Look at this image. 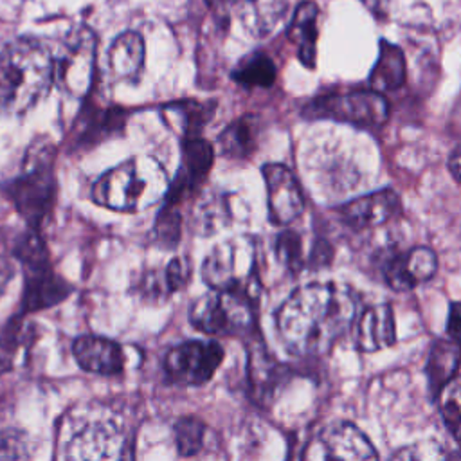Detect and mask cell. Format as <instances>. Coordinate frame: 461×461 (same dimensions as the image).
<instances>
[{"instance_id":"cell-1","label":"cell","mask_w":461,"mask_h":461,"mask_svg":"<svg viewBox=\"0 0 461 461\" xmlns=\"http://www.w3.org/2000/svg\"><path fill=\"white\" fill-rule=\"evenodd\" d=\"M357 315L349 288L310 283L294 290L276 313L285 348L297 357H319L342 337Z\"/></svg>"},{"instance_id":"cell-23","label":"cell","mask_w":461,"mask_h":461,"mask_svg":"<svg viewBox=\"0 0 461 461\" xmlns=\"http://www.w3.org/2000/svg\"><path fill=\"white\" fill-rule=\"evenodd\" d=\"M461 362V351L450 340H436L430 348L429 360H427V380L432 396H439L447 384L456 378L457 367Z\"/></svg>"},{"instance_id":"cell-32","label":"cell","mask_w":461,"mask_h":461,"mask_svg":"<svg viewBox=\"0 0 461 461\" xmlns=\"http://www.w3.org/2000/svg\"><path fill=\"white\" fill-rule=\"evenodd\" d=\"M276 252L279 261L297 272L303 268V243H301V236L295 230H283L277 240H276Z\"/></svg>"},{"instance_id":"cell-39","label":"cell","mask_w":461,"mask_h":461,"mask_svg":"<svg viewBox=\"0 0 461 461\" xmlns=\"http://www.w3.org/2000/svg\"><path fill=\"white\" fill-rule=\"evenodd\" d=\"M211 5H221V4H225V2H230V0H207Z\"/></svg>"},{"instance_id":"cell-35","label":"cell","mask_w":461,"mask_h":461,"mask_svg":"<svg viewBox=\"0 0 461 461\" xmlns=\"http://www.w3.org/2000/svg\"><path fill=\"white\" fill-rule=\"evenodd\" d=\"M164 272H166V279H167V285H169L171 292H176V290H182L187 285L191 268H189V263L184 258H173L167 263V267L164 268Z\"/></svg>"},{"instance_id":"cell-37","label":"cell","mask_w":461,"mask_h":461,"mask_svg":"<svg viewBox=\"0 0 461 461\" xmlns=\"http://www.w3.org/2000/svg\"><path fill=\"white\" fill-rule=\"evenodd\" d=\"M447 333L450 337V342L457 346L461 351V303H452L448 310V319H447Z\"/></svg>"},{"instance_id":"cell-8","label":"cell","mask_w":461,"mask_h":461,"mask_svg":"<svg viewBox=\"0 0 461 461\" xmlns=\"http://www.w3.org/2000/svg\"><path fill=\"white\" fill-rule=\"evenodd\" d=\"M202 279L211 290H245L252 294V243L245 238H232L214 245L202 263Z\"/></svg>"},{"instance_id":"cell-25","label":"cell","mask_w":461,"mask_h":461,"mask_svg":"<svg viewBox=\"0 0 461 461\" xmlns=\"http://www.w3.org/2000/svg\"><path fill=\"white\" fill-rule=\"evenodd\" d=\"M259 135V117L243 115L232 121L218 137L221 155L229 158H245L254 153Z\"/></svg>"},{"instance_id":"cell-38","label":"cell","mask_w":461,"mask_h":461,"mask_svg":"<svg viewBox=\"0 0 461 461\" xmlns=\"http://www.w3.org/2000/svg\"><path fill=\"white\" fill-rule=\"evenodd\" d=\"M448 169L452 176L461 184V146L454 149V153L448 158Z\"/></svg>"},{"instance_id":"cell-30","label":"cell","mask_w":461,"mask_h":461,"mask_svg":"<svg viewBox=\"0 0 461 461\" xmlns=\"http://www.w3.org/2000/svg\"><path fill=\"white\" fill-rule=\"evenodd\" d=\"M182 234V216L176 205L164 203L153 225V241L162 249H175Z\"/></svg>"},{"instance_id":"cell-28","label":"cell","mask_w":461,"mask_h":461,"mask_svg":"<svg viewBox=\"0 0 461 461\" xmlns=\"http://www.w3.org/2000/svg\"><path fill=\"white\" fill-rule=\"evenodd\" d=\"M276 65L265 52H250L240 59L236 68L230 72V77L243 86H261L267 88L276 81Z\"/></svg>"},{"instance_id":"cell-33","label":"cell","mask_w":461,"mask_h":461,"mask_svg":"<svg viewBox=\"0 0 461 461\" xmlns=\"http://www.w3.org/2000/svg\"><path fill=\"white\" fill-rule=\"evenodd\" d=\"M391 461H448V456L438 441L423 439L400 448Z\"/></svg>"},{"instance_id":"cell-24","label":"cell","mask_w":461,"mask_h":461,"mask_svg":"<svg viewBox=\"0 0 461 461\" xmlns=\"http://www.w3.org/2000/svg\"><path fill=\"white\" fill-rule=\"evenodd\" d=\"M232 209L230 196L227 193L211 191L205 193L193 211V230L202 236L214 234L230 225Z\"/></svg>"},{"instance_id":"cell-36","label":"cell","mask_w":461,"mask_h":461,"mask_svg":"<svg viewBox=\"0 0 461 461\" xmlns=\"http://www.w3.org/2000/svg\"><path fill=\"white\" fill-rule=\"evenodd\" d=\"M25 441H23V434L22 432H14V430H4L2 438H0V454L4 459H16L23 454L25 448Z\"/></svg>"},{"instance_id":"cell-18","label":"cell","mask_w":461,"mask_h":461,"mask_svg":"<svg viewBox=\"0 0 461 461\" xmlns=\"http://www.w3.org/2000/svg\"><path fill=\"white\" fill-rule=\"evenodd\" d=\"M398 209V194L393 189H380L344 203L340 207V214L351 227L367 229L387 221Z\"/></svg>"},{"instance_id":"cell-17","label":"cell","mask_w":461,"mask_h":461,"mask_svg":"<svg viewBox=\"0 0 461 461\" xmlns=\"http://www.w3.org/2000/svg\"><path fill=\"white\" fill-rule=\"evenodd\" d=\"M72 355L81 369L95 375H119L124 369L121 344L112 339L83 335L72 344Z\"/></svg>"},{"instance_id":"cell-3","label":"cell","mask_w":461,"mask_h":461,"mask_svg":"<svg viewBox=\"0 0 461 461\" xmlns=\"http://www.w3.org/2000/svg\"><path fill=\"white\" fill-rule=\"evenodd\" d=\"M169 182L166 169L157 158L135 155L95 180L92 200L112 211L139 212L164 200Z\"/></svg>"},{"instance_id":"cell-31","label":"cell","mask_w":461,"mask_h":461,"mask_svg":"<svg viewBox=\"0 0 461 461\" xmlns=\"http://www.w3.org/2000/svg\"><path fill=\"white\" fill-rule=\"evenodd\" d=\"M438 398L445 423L461 447V376H456L450 384H447Z\"/></svg>"},{"instance_id":"cell-22","label":"cell","mask_w":461,"mask_h":461,"mask_svg":"<svg viewBox=\"0 0 461 461\" xmlns=\"http://www.w3.org/2000/svg\"><path fill=\"white\" fill-rule=\"evenodd\" d=\"M317 18L319 9L315 2L306 0L301 2L290 20L288 25V38L297 45V56L299 61L312 68L315 65V54H317Z\"/></svg>"},{"instance_id":"cell-12","label":"cell","mask_w":461,"mask_h":461,"mask_svg":"<svg viewBox=\"0 0 461 461\" xmlns=\"http://www.w3.org/2000/svg\"><path fill=\"white\" fill-rule=\"evenodd\" d=\"M122 429L110 420H99L77 430L65 447V461H121Z\"/></svg>"},{"instance_id":"cell-13","label":"cell","mask_w":461,"mask_h":461,"mask_svg":"<svg viewBox=\"0 0 461 461\" xmlns=\"http://www.w3.org/2000/svg\"><path fill=\"white\" fill-rule=\"evenodd\" d=\"M214 160L212 146L200 139H184L182 140V166L176 171V176L169 182L167 194L164 203L178 205L189 194H193L207 178Z\"/></svg>"},{"instance_id":"cell-27","label":"cell","mask_w":461,"mask_h":461,"mask_svg":"<svg viewBox=\"0 0 461 461\" xmlns=\"http://www.w3.org/2000/svg\"><path fill=\"white\" fill-rule=\"evenodd\" d=\"M216 110L214 101H194V99H185V101H176L173 104L164 106V113L175 115L178 121V131L184 139H200L205 124L212 119Z\"/></svg>"},{"instance_id":"cell-2","label":"cell","mask_w":461,"mask_h":461,"mask_svg":"<svg viewBox=\"0 0 461 461\" xmlns=\"http://www.w3.org/2000/svg\"><path fill=\"white\" fill-rule=\"evenodd\" d=\"M54 58L45 43L31 36L11 40L0 50V113L22 115L49 90Z\"/></svg>"},{"instance_id":"cell-6","label":"cell","mask_w":461,"mask_h":461,"mask_svg":"<svg viewBox=\"0 0 461 461\" xmlns=\"http://www.w3.org/2000/svg\"><path fill=\"white\" fill-rule=\"evenodd\" d=\"M191 324L207 335H238L256 321L254 294L245 290H211L189 310Z\"/></svg>"},{"instance_id":"cell-29","label":"cell","mask_w":461,"mask_h":461,"mask_svg":"<svg viewBox=\"0 0 461 461\" xmlns=\"http://www.w3.org/2000/svg\"><path fill=\"white\" fill-rule=\"evenodd\" d=\"M207 425L196 416H184L175 423V445L180 456L189 457L203 448Z\"/></svg>"},{"instance_id":"cell-20","label":"cell","mask_w":461,"mask_h":461,"mask_svg":"<svg viewBox=\"0 0 461 461\" xmlns=\"http://www.w3.org/2000/svg\"><path fill=\"white\" fill-rule=\"evenodd\" d=\"M144 58L146 47L142 36L139 32L126 31L112 41L106 52V65L115 79L135 81L144 68Z\"/></svg>"},{"instance_id":"cell-15","label":"cell","mask_w":461,"mask_h":461,"mask_svg":"<svg viewBox=\"0 0 461 461\" xmlns=\"http://www.w3.org/2000/svg\"><path fill=\"white\" fill-rule=\"evenodd\" d=\"M130 110L121 106L85 104L74 124V149L92 148L124 131Z\"/></svg>"},{"instance_id":"cell-26","label":"cell","mask_w":461,"mask_h":461,"mask_svg":"<svg viewBox=\"0 0 461 461\" xmlns=\"http://www.w3.org/2000/svg\"><path fill=\"white\" fill-rule=\"evenodd\" d=\"M405 79V59L403 52L389 43L380 41V50L376 63L369 74V83L375 92H389L402 86Z\"/></svg>"},{"instance_id":"cell-4","label":"cell","mask_w":461,"mask_h":461,"mask_svg":"<svg viewBox=\"0 0 461 461\" xmlns=\"http://www.w3.org/2000/svg\"><path fill=\"white\" fill-rule=\"evenodd\" d=\"M54 144L34 139L23 157L22 173L7 185V196L29 229L40 230L56 203L58 182L54 175Z\"/></svg>"},{"instance_id":"cell-16","label":"cell","mask_w":461,"mask_h":461,"mask_svg":"<svg viewBox=\"0 0 461 461\" xmlns=\"http://www.w3.org/2000/svg\"><path fill=\"white\" fill-rule=\"evenodd\" d=\"M438 270V256L429 247H414L398 254L384 267L387 285L396 292H405L429 281Z\"/></svg>"},{"instance_id":"cell-34","label":"cell","mask_w":461,"mask_h":461,"mask_svg":"<svg viewBox=\"0 0 461 461\" xmlns=\"http://www.w3.org/2000/svg\"><path fill=\"white\" fill-rule=\"evenodd\" d=\"M139 290L149 299H164L173 294L164 270H149L148 274H144L139 283Z\"/></svg>"},{"instance_id":"cell-5","label":"cell","mask_w":461,"mask_h":461,"mask_svg":"<svg viewBox=\"0 0 461 461\" xmlns=\"http://www.w3.org/2000/svg\"><path fill=\"white\" fill-rule=\"evenodd\" d=\"M14 256L23 267L22 315L56 306L70 295L72 285L54 272L38 230H27L18 240Z\"/></svg>"},{"instance_id":"cell-7","label":"cell","mask_w":461,"mask_h":461,"mask_svg":"<svg viewBox=\"0 0 461 461\" xmlns=\"http://www.w3.org/2000/svg\"><path fill=\"white\" fill-rule=\"evenodd\" d=\"M306 119H331L358 128L382 126L389 115L387 101L375 90L328 94L308 101L303 106Z\"/></svg>"},{"instance_id":"cell-21","label":"cell","mask_w":461,"mask_h":461,"mask_svg":"<svg viewBox=\"0 0 461 461\" xmlns=\"http://www.w3.org/2000/svg\"><path fill=\"white\" fill-rule=\"evenodd\" d=\"M243 29L254 36H268L285 18L288 0H230Z\"/></svg>"},{"instance_id":"cell-10","label":"cell","mask_w":461,"mask_h":461,"mask_svg":"<svg viewBox=\"0 0 461 461\" xmlns=\"http://www.w3.org/2000/svg\"><path fill=\"white\" fill-rule=\"evenodd\" d=\"M225 351L218 340H185L173 346L164 360V375L176 385H203L221 366Z\"/></svg>"},{"instance_id":"cell-14","label":"cell","mask_w":461,"mask_h":461,"mask_svg":"<svg viewBox=\"0 0 461 461\" xmlns=\"http://www.w3.org/2000/svg\"><path fill=\"white\" fill-rule=\"evenodd\" d=\"M268 218L274 225H286L303 212V194L297 178L283 164H265Z\"/></svg>"},{"instance_id":"cell-19","label":"cell","mask_w":461,"mask_h":461,"mask_svg":"<svg viewBox=\"0 0 461 461\" xmlns=\"http://www.w3.org/2000/svg\"><path fill=\"white\" fill-rule=\"evenodd\" d=\"M396 340L394 313L389 304H375L362 312L357 324V346L373 353L393 346Z\"/></svg>"},{"instance_id":"cell-9","label":"cell","mask_w":461,"mask_h":461,"mask_svg":"<svg viewBox=\"0 0 461 461\" xmlns=\"http://www.w3.org/2000/svg\"><path fill=\"white\" fill-rule=\"evenodd\" d=\"M95 34L85 27H74L63 40L61 54L54 59V79L72 97H86L94 83Z\"/></svg>"},{"instance_id":"cell-11","label":"cell","mask_w":461,"mask_h":461,"mask_svg":"<svg viewBox=\"0 0 461 461\" xmlns=\"http://www.w3.org/2000/svg\"><path fill=\"white\" fill-rule=\"evenodd\" d=\"M301 461H378L367 436L353 423L326 425L306 443Z\"/></svg>"}]
</instances>
